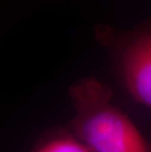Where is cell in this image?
<instances>
[{
  "mask_svg": "<svg viewBox=\"0 0 151 152\" xmlns=\"http://www.w3.org/2000/svg\"><path fill=\"white\" fill-rule=\"evenodd\" d=\"M75 115L69 131L91 152H151V143L112 103L111 87L83 77L68 90Z\"/></svg>",
  "mask_w": 151,
  "mask_h": 152,
  "instance_id": "obj_1",
  "label": "cell"
},
{
  "mask_svg": "<svg viewBox=\"0 0 151 152\" xmlns=\"http://www.w3.org/2000/svg\"><path fill=\"white\" fill-rule=\"evenodd\" d=\"M112 42L119 82L134 101L151 109V26Z\"/></svg>",
  "mask_w": 151,
  "mask_h": 152,
  "instance_id": "obj_2",
  "label": "cell"
},
{
  "mask_svg": "<svg viewBox=\"0 0 151 152\" xmlns=\"http://www.w3.org/2000/svg\"><path fill=\"white\" fill-rule=\"evenodd\" d=\"M31 152H91L69 130H54L41 137Z\"/></svg>",
  "mask_w": 151,
  "mask_h": 152,
  "instance_id": "obj_3",
  "label": "cell"
}]
</instances>
